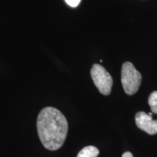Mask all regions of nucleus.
<instances>
[{
  "label": "nucleus",
  "instance_id": "2",
  "mask_svg": "<svg viewBox=\"0 0 157 157\" xmlns=\"http://www.w3.org/2000/svg\"><path fill=\"white\" fill-rule=\"evenodd\" d=\"M121 81L124 90L127 95H132L137 93L142 81V76L130 62H125L121 68Z\"/></svg>",
  "mask_w": 157,
  "mask_h": 157
},
{
  "label": "nucleus",
  "instance_id": "1",
  "mask_svg": "<svg viewBox=\"0 0 157 157\" xmlns=\"http://www.w3.org/2000/svg\"><path fill=\"white\" fill-rule=\"evenodd\" d=\"M37 131L41 142L50 151L58 150L65 142L68 133V121L59 110L46 107L39 113Z\"/></svg>",
  "mask_w": 157,
  "mask_h": 157
},
{
  "label": "nucleus",
  "instance_id": "3",
  "mask_svg": "<svg viewBox=\"0 0 157 157\" xmlns=\"http://www.w3.org/2000/svg\"><path fill=\"white\" fill-rule=\"evenodd\" d=\"M90 74L100 93L104 95H109L113 85V78L105 68L99 64H94L90 71Z\"/></svg>",
  "mask_w": 157,
  "mask_h": 157
},
{
  "label": "nucleus",
  "instance_id": "6",
  "mask_svg": "<svg viewBox=\"0 0 157 157\" xmlns=\"http://www.w3.org/2000/svg\"><path fill=\"white\" fill-rule=\"evenodd\" d=\"M148 104L152 112L157 114V91H154L149 95Z\"/></svg>",
  "mask_w": 157,
  "mask_h": 157
},
{
  "label": "nucleus",
  "instance_id": "9",
  "mask_svg": "<svg viewBox=\"0 0 157 157\" xmlns=\"http://www.w3.org/2000/svg\"><path fill=\"white\" fill-rule=\"evenodd\" d=\"M148 115H150V116H152V113H151V112H150V113H148Z\"/></svg>",
  "mask_w": 157,
  "mask_h": 157
},
{
  "label": "nucleus",
  "instance_id": "4",
  "mask_svg": "<svg viewBox=\"0 0 157 157\" xmlns=\"http://www.w3.org/2000/svg\"><path fill=\"white\" fill-rule=\"evenodd\" d=\"M135 123L139 129L149 135L157 133V120H154L151 116L148 113L143 111L137 113L135 115Z\"/></svg>",
  "mask_w": 157,
  "mask_h": 157
},
{
  "label": "nucleus",
  "instance_id": "8",
  "mask_svg": "<svg viewBox=\"0 0 157 157\" xmlns=\"http://www.w3.org/2000/svg\"><path fill=\"white\" fill-rule=\"evenodd\" d=\"M122 157H133V155L132 154V153L127 151V152L124 153L122 155Z\"/></svg>",
  "mask_w": 157,
  "mask_h": 157
},
{
  "label": "nucleus",
  "instance_id": "7",
  "mask_svg": "<svg viewBox=\"0 0 157 157\" xmlns=\"http://www.w3.org/2000/svg\"><path fill=\"white\" fill-rule=\"evenodd\" d=\"M66 2L68 4V5L71 6L72 7H76L78 5V4L80 3L81 0H65Z\"/></svg>",
  "mask_w": 157,
  "mask_h": 157
},
{
  "label": "nucleus",
  "instance_id": "5",
  "mask_svg": "<svg viewBox=\"0 0 157 157\" xmlns=\"http://www.w3.org/2000/svg\"><path fill=\"white\" fill-rule=\"evenodd\" d=\"M99 151L95 146H90L82 148L76 157H98Z\"/></svg>",
  "mask_w": 157,
  "mask_h": 157
}]
</instances>
